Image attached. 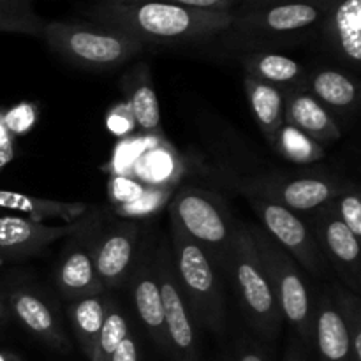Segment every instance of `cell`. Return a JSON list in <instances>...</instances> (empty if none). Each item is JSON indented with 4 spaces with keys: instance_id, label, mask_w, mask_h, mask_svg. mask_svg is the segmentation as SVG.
I'll list each match as a JSON object with an SVG mask.
<instances>
[{
    "instance_id": "6da1fadb",
    "label": "cell",
    "mask_w": 361,
    "mask_h": 361,
    "mask_svg": "<svg viewBox=\"0 0 361 361\" xmlns=\"http://www.w3.org/2000/svg\"><path fill=\"white\" fill-rule=\"evenodd\" d=\"M83 14L95 25L122 32L141 44L182 48L217 41L231 13L173 6L161 0H92Z\"/></svg>"
},
{
    "instance_id": "7a4b0ae2",
    "label": "cell",
    "mask_w": 361,
    "mask_h": 361,
    "mask_svg": "<svg viewBox=\"0 0 361 361\" xmlns=\"http://www.w3.org/2000/svg\"><path fill=\"white\" fill-rule=\"evenodd\" d=\"M330 7L305 0L238 6L231 11V21L217 41L238 55L275 51V48L305 41Z\"/></svg>"
},
{
    "instance_id": "3957f363",
    "label": "cell",
    "mask_w": 361,
    "mask_h": 361,
    "mask_svg": "<svg viewBox=\"0 0 361 361\" xmlns=\"http://www.w3.org/2000/svg\"><path fill=\"white\" fill-rule=\"evenodd\" d=\"M224 277L231 282L245 323L264 341H275L284 319L270 279L247 231V222L236 221Z\"/></svg>"
},
{
    "instance_id": "277c9868",
    "label": "cell",
    "mask_w": 361,
    "mask_h": 361,
    "mask_svg": "<svg viewBox=\"0 0 361 361\" xmlns=\"http://www.w3.org/2000/svg\"><path fill=\"white\" fill-rule=\"evenodd\" d=\"M169 247L176 282L197 328L221 335L226 326L222 274L192 238L169 219Z\"/></svg>"
},
{
    "instance_id": "5b68a950",
    "label": "cell",
    "mask_w": 361,
    "mask_h": 361,
    "mask_svg": "<svg viewBox=\"0 0 361 361\" xmlns=\"http://www.w3.org/2000/svg\"><path fill=\"white\" fill-rule=\"evenodd\" d=\"M41 39L49 51L85 71L118 69L147 49L122 32L78 21H44Z\"/></svg>"
},
{
    "instance_id": "8992f818",
    "label": "cell",
    "mask_w": 361,
    "mask_h": 361,
    "mask_svg": "<svg viewBox=\"0 0 361 361\" xmlns=\"http://www.w3.org/2000/svg\"><path fill=\"white\" fill-rule=\"evenodd\" d=\"M169 219L192 238L224 275L236 221L221 196L200 187H182L169 203Z\"/></svg>"
},
{
    "instance_id": "52a82bcc",
    "label": "cell",
    "mask_w": 361,
    "mask_h": 361,
    "mask_svg": "<svg viewBox=\"0 0 361 361\" xmlns=\"http://www.w3.org/2000/svg\"><path fill=\"white\" fill-rule=\"evenodd\" d=\"M261 264L274 288L282 319L305 348L314 345V303L298 263L259 224H247Z\"/></svg>"
},
{
    "instance_id": "ba28073f",
    "label": "cell",
    "mask_w": 361,
    "mask_h": 361,
    "mask_svg": "<svg viewBox=\"0 0 361 361\" xmlns=\"http://www.w3.org/2000/svg\"><path fill=\"white\" fill-rule=\"evenodd\" d=\"M85 222L95 271L102 288L106 293L123 289L148 236L147 228L127 219L101 222L94 219L92 208L85 214Z\"/></svg>"
},
{
    "instance_id": "9c48e42d",
    "label": "cell",
    "mask_w": 361,
    "mask_h": 361,
    "mask_svg": "<svg viewBox=\"0 0 361 361\" xmlns=\"http://www.w3.org/2000/svg\"><path fill=\"white\" fill-rule=\"evenodd\" d=\"M351 183L353 180H345L334 173L307 171L270 173L256 178L240 180L236 187L245 194V197H261L295 214H310L331 203Z\"/></svg>"
},
{
    "instance_id": "30bf717a",
    "label": "cell",
    "mask_w": 361,
    "mask_h": 361,
    "mask_svg": "<svg viewBox=\"0 0 361 361\" xmlns=\"http://www.w3.org/2000/svg\"><path fill=\"white\" fill-rule=\"evenodd\" d=\"M157 281L161 289L164 330L168 338V356L173 361H201L200 334L189 312L173 268L169 240L159 236Z\"/></svg>"
},
{
    "instance_id": "8fae6325",
    "label": "cell",
    "mask_w": 361,
    "mask_h": 361,
    "mask_svg": "<svg viewBox=\"0 0 361 361\" xmlns=\"http://www.w3.org/2000/svg\"><path fill=\"white\" fill-rule=\"evenodd\" d=\"M247 200L259 219L261 228L298 263V267L305 268V271H309L314 279L326 275V261L317 247L309 224H305L298 214L261 197Z\"/></svg>"
},
{
    "instance_id": "7c38bea8",
    "label": "cell",
    "mask_w": 361,
    "mask_h": 361,
    "mask_svg": "<svg viewBox=\"0 0 361 361\" xmlns=\"http://www.w3.org/2000/svg\"><path fill=\"white\" fill-rule=\"evenodd\" d=\"M310 231L317 247L326 261L328 268H334L351 293L361 291V247L360 238L353 235L335 214L331 203L310 212Z\"/></svg>"
},
{
    "instance_id": "4fadbf2b",
    "label": "cell",
    "mask_w": 361,
    "mask_h": 361,
    "mask_svg": "<svg viewBox=\"0 0 361 361\" xmlns=\"http://www.w3.org/2000/svg\"><path fill=\"white\" fill-rule=\"evenodd\" d=\"M11 317L18 321L32 337L59 353L71 351V341L59 310L48 296L30 282H11L6 293Z\"/></svg>"
},
{
    "instance_id": "5bb4252c",
    "label": "cell",
    "mask_w": 361,
    "mask_h": 361,
    "mask_svg": "<svg viewBox=\"0 0 361 361\" xmlns=\"http://www.w3.org/2000/svg\"><path fill=\"white\" fill-rule=\"evenodd\" d=\"M157 242L159 236L148 233L126 288L129 289L134 309L148 337L157 345L159 351L168 355L161 289L157 281Z\"/></svg>"
},
{
    "instance_id": "9a60e30c",
    "label": "cell",
    "mask_w": 361,
    "mask_h": 361,
    "mask_svg": "<svg viewBox=\"0 0 361 361\" xmlns=\"http://www.w3.org/2000/svg\"><path fill=\"white\" fill-rule=\"evenodd\" d=\"M321 46L344 67L361 66V0H338L316 28Z\"/></svg>"
},
{
    "instance_id": "2e32d148",
    "label": "cell",
    "mask_w": 361,
    "mask_h": 361,
    "mask_svg": "<svg viewBox=\"0 0 361 361\" xmlns=\"http://www.w3.org/2000/svg\"><path fill=\"white\" fill-rule=\"evenodd\" d=\"M55 286L60 296L69 302L90 295L106 293L97 277L92 256L90 243L87 236V222L85 215L80 219V228L69 236L66 249L60 254L55 270Z\"/></svg>"
},
{
    "instance_id": "e0dca14e",
    "label": "cell",
    "mask_w": 361,
    "mask_h": 361,
    "mask_svg": "<svg viewBox=\"0 0 361 361\" xmlns=\"http://www.w3.org/2000/svg\"><path fill=\"white\" fill-rule=\"evenodd\" d=\"M80 228L73 224L48 226L20 215H0V261H21L39 256L51 243L69 238Z\"/></svg>"
},
{
    "instance_id": "ac0fdd59",
    "label": "cell",
    "mask_w": 361,
    "mask_h": 361,
    "mask_svg": "<svg viewBox=\"0 0 361 361\" xmlns=\"http://www.w3.org/2000/svg\"><path fill=\"white\" fill-rule=\"evenodd\" d=\"M284 123L298 129L321 147L337 143L342 137L337 118L305 88L284 92Z\"/></svg>"
},
{
    "instance_id": "d6986e66",
    "label": "cell",
    "mask_w": 361,
    "mask_h": 361,
    "mask_svg": "<svg viewBox=\"0 0 361 361\" xmlns=\"http://www.w3.org/2000/svg\"><path fill=\"white\" fill-rule=\"evenodd\" d=\"M305 90L314 99H317L331 115L348 118L358 113L360 85L349 71L326 66L309 69Z\"/></svg>"
},
{
    "instance_id": "ffe728a7",
    "label": "cell",
    "mask_w": 361,
    "mask_h": 361,
    "mask_svg": "<svg viewBox=\"0 0 361 361\" xmlns=\"http://www.w3.org/2000/svg\"><path fill=\"white\" fill-rule=\"evenodd\" d=\"M314 345L319 361H351V344L344 319L328 291L314 305Z\"/></svg>"
},
{
    "instance_id": "44dd1931",
    "label": "cell",
    "mask_w": 361,
    "mask_h": 361,
    "mask_svg": "<svg viewBox=\"0 0 361 361\" xmlns=\"http://www.w3.org/2000/svg\"><path fill=\"white\" fill-rule=\"evenodd\" d=\"M238 60L247 76L274 85L282 92L305 88L309 69L291 56L279 51H250L238 55Z\"/></svg>"
},
{
    "instance_id": "7402d4cb",
    "label": "cell",
    "mask_w": 361,
    "mask_h": 361,
    "mask_svg": "<svg viewBox=\"0 0 361 361\" xmlns=\"http://www.w3.org/2000/svg\"><path fill=\"white\" fill-rule=\"evenodd\" d=\"M126 102L129 104L136 127L141 133H159L161 130V106L152 83L150 67L137 63L123 74L120 81Z\"/></svg>"
},
{
    "instance_id": "603a6c76",
    "label": "cell",
    "mask_w": 361,
    "mask_h": 361,
    "mask_svg": "<svg viewBox=\"0 0 361 361\" xmlns=\"http://www.w3.org/2000/svg\"><path fill=\"white\" fill-rule=\"evenodd\" d=\"M243 90L257 127L268 145L274 148L275 137L284 126V92L247 74L243 78Z\"/></svg>"
},
{
    "instance_id": "cb8c5ba5",
    "label": "cell",
    "mask_w": 361,
    "mask_h": 361,
    "mask_svg": "<svg viewBox=\"0 0 361 361\" xmlns=\"http://www.w3.org/2000/svg\"><path fill=\"white\" fill-rule=\"evenodd\" d=\"M0 208L18 212L23 217L35 222L60 219L67 224H73L78 219L83 217L90 207L83 203H63V201L56 200H44V197L28 196V194L13 192V190H0Z\"/></svg>"
},
{
    "instance_id": "d4e9b609",
    "label": "cell",
    "mask_w": 361,
    "mask_h": 361,
    "mask_svg": "<svg viewBox=\"0 0 361 361\" xmlns=\"http://www.w3.org/2000/svg\"><path fill=\"white\" fill-rule=\"evenodd\" d=\"M106 300H108V293L83 296V298L71 302L69 309H67L74 337L88 361L94 356L99 334H101L106 314Z\"/></svg>"
},
{
    "instance_id": "484cf974",
    "label": "cell",
    "mask_w": 361,
    "mask_h": 361,
    "mask_svg": "<svg viewBox=\"0 0 361 361\" xmlns=\"http://www.w3.org/2000/svg\"><path fill=\"white\" fill-rule=\"evenodd\" d=\"M44 21L35 11L34 0H0V32L41 39Z\"/></svg>"
},
{
    "instance_id": "4316f807",
    "label": "cell",
    "mask_w": 361,
    "mask_h": 361,
    "mask_svg": "<svg viewBox=\"0 0 361 361\" xmlns=\"http://www.w3.org/2000/svg\"><path fill=\"white\" fill-rule=\"evenodd\" d=\"M274 150L281 157H284L286 161L298 166L314 164V162L321 161L324 157V147H321L319 143H316V141L310 140L309 136H305V134L300 133L295 127L288 126V123H284L279 130L277 137H275Z\"/></svg>"
},
{
    "instance_id": "83f0119b",
    "label": "cell",
    "mask_w": 361,
    "mask_h": 361,
    "mask_svg": "<svg viewBox=\"0 0 361 361\" xmlns=\"http://www.w3.org/2000/svg\"><path fill=\"white\" fill-rule=\"evenodd\" d=\"M129 331V321H127L126 310L115 298L108 296L104 321H102L97 345H95L94 356H92L90 361H109L113 351L118 348V344L127 337Z\"/></svg>"
},
{
    "instance_id": "f1b7e54d",
    "label": "cell",
    "mask_w": 361,
    "mask_h": 361,
    "mask_svg": "<svg viewBox=\"0 0 361 361\" xmlns=\"http://www.w3.org/2000/svg\"><path fill=\"white\" fill-rule=\"evenodd\" d=\"M335 214L341 219L342 224L361 238V192L358 183L353 182L345 190H342L334 201H331Z\"/></svg>"
},
{
    "instance_id": "f546056e",
    "label": "cell",
    "mask_w": 361,
    "mask_h": 361,
    "mask_svg": "<svg viewBox=\"0 0 361 361\" xmlns=\"http://www.w3.org/2000/svg\"><path fill=\"white\" fill-rule=\"evenodd\" d=\"M4 126L7 127L13 137L25 136L30 133L39 122V106L35 102H18V104L11 106V108L4 109L2 111Z\"/></svg>"
},
{
    "instance_id": "4dcf8cb0",
    "label": "cell",
    "mask_w": 361,
    "mask_h": 361,
    "mask_svg": "<svg viewBox=\"0 0 361 361\" xmlns=\"http://www.w3.org/2000/svg\"><path fill=\"white\" fill-rule=\"evenodd\" d=\"M168 197H169V190L147 189L140 200L116 208V214L123 215V217H145V215L155 214L159 208L164 207Z\"/></svg>"
},
{
    "instance_id": "1f68e13d",
    "label": "cell",
    "mask_w": 361,
    "mask_h": 361,
    "mask_svg": "<svg viewBox=\"0 0 361 361\" xmlns=\"http://www.w3.org/2000/svg\"><path fill=\"white\" fill-rule=\"evenodd\" d=\"M145 190L147 189L141 183L134 182V180L127 178L123 175L113 176L111 183H109V194H111V200L116 203V208L140 200Z\"/></svg>"
},
{
    "instance_id": "d6a6232c",
    "label": "cell",
    "mask_w": 361,
    "mask_h": 361,
    "mask_svg": "<svg viewBox=\"0 0 361 361\" xmlns=\"http://www.w3.org/2000/svg\"><path fill=\"white\" fill-rule=\"evenodd\" d=\"M106 127L116 137H123L136 129V122L127 102H118L106 115Z\"/></svg>"
},
{
    "instance_id": "836d02e7",
    "label": "cell",
    "mask_w": 361,
    "mask_h": 361,
    "mask_svg": "<svg viewBox=\"0 0 361 361\" xmlns=\"http://www.w3.org/2000/svg\"><path fill=\"white\" fill-rule=\"evenodd\" d=\"M229 361H270L256 341L249 337H240L233 348Z\"/></svg>"
},
{
    "instance_id": "e575fe53",
    "label": "cell",
    "mask_w": 361,
    "mask_h": 361,
    "mask_svg": "<svg viewBox=\"0 0 361 361\" xmlns=\"http://www.w3.org/2000/svg\"><path fill=\"white\" fill-rule=\"evenodd\" d=\"M161 2L189 7V9L221 11V13H231L233 9L238 7V0H161Z\"/></svg>"
},
{
    "instance_id": "d590c367",
    "label": "cell",
    "mask_w": 361,
    "mask_h": 361,
    "mask_svg": "<svg viewBox=\"0 0 361 361\" xmlns=\"http://www.w3.org/2000/svg\"><path fill=\"white\" fill-rule=\"evenodd\" d=\"M109 361H140V345H137L136 338H134V335L130 331L120 342L118 348L113 351Z\"/></svg>"
},
{
    "instance_id": "8d00e7d4",
    "label": "cell",
    "mask_w": 361,
    "mask_h": 361,
    "mask_svg": "<svg viewBox=\"0 0 361 361\" xmlns=\"http://www.w3.org/2000/svg\"><path fill=\"white\" fill-rule=\"evenodd\" d=\"M2 111L4 109H0V171L14 159V137L4 126Z\"/></svg>"
},
{
    "instance_id": "74e56055",
    "label": "cell",
    "mask_w": 361,
    "mask_h": 361,
    "mask_svg": "<svg viewBox=\"0 0 361 361\" xmlns=\"http://www.w3.org/2000/svg\"><path fill=\"white\" fill-rule=\"evenodd\" d=\"M307 348L302 344L298 337L293 338L288 345V351H286L284 361H309L307 360Z\"/></svg>"
},
{
    "instance_id": "f35d334b",
    "label": "cell",
    "mask_w": 361,
    "mask_h": 361,
    "mask_svg": "<svg viewBox=\"0 0 361 361\" xmlns=\"http://www.w3.org/2000/svg\"><path fill=\"white\" fill-rule=\"evenodd\" d=\"M274 2H293V0H238V6H261V4H274ZM305 2H317L334 6L338 0H305Z\"/></svg>"
},
{
    "instance_id": "ab89813d",
    "label": "cell",
    "mask_w": 361,
    "mask_h": 361,
    "mask_svg": "<svg viewBox=\"0 0 361 361\" xmlns=\"http://www.w3.org/2000/svg\"><path fill=\"white\" fill-rule=\"evenodd\" d=\"M11 319V312H9V305H7V296L4 293V289L0 288V326L7 323Z\"/></svg>"
},
{
    "instance_id": "60d3db41",
    "label": "cell",
    "mask_w": 361,
    "mask_h": 361,
    "mask_svg": "<svg viewBox=\"0 0 361 361\" xmlns=\"http://www.w3.org/2000/svg\"><path fill=\"white\" fill-rule=\"evenodd\" d=\"M0 361H23V358H21V356H18L16 353L0 351Z\"/></svg>"
}]
</instances>
